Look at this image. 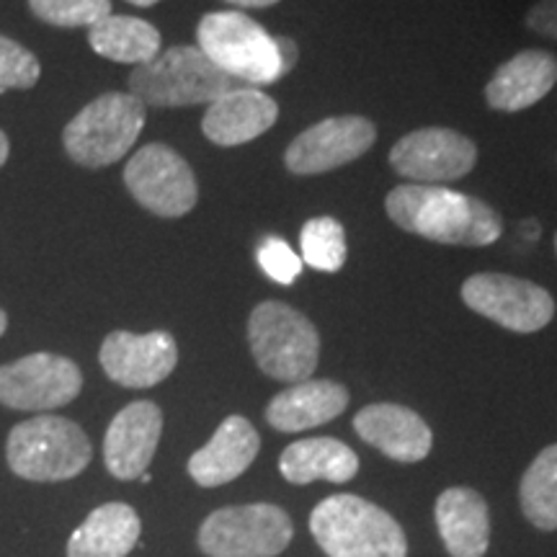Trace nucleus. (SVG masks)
I'll use <instances>...</instances> for the list:
<instances>
[{"label":"nucleus","mask_w":557,"mask_h":557,"mask_svg":"<svg viewBox=\"0 0 557 557\" xmlns=\"http://www.w3.org/2000/svg\"><path fill=\"white\" fill-rule=\"evenodd\" d=\"M88 41L96 54L127 65H145L160 52V32L150 21L116 13L90 26Z\"/></svg>","instance_id":"24"},{"label":"nucleus","mask_w":557,"mask_h":557,"mask_svg":"<svg viewBox=\"0 0 557 557\" xmlns=\"http://www.w3.org/2000/svg\"><path fill=\"white\" fill-rule=\"evenodd\" d=\"M278 470L292 485H308L315 480L348 483L357 478L359 457L338 438L315 436L289 444L278 457Z\"/></svg>","instance_id":"22"},{"label":"nucleus","mask_w":557,"mask_h":557,"mask_svg":"<svg viewBox=\"0 0 557 557\" xmlns=\"http://www.w3.org/2000/svg\"><path fill=\"white\" fill-rule=\"evenodd\" d=\"M521 511L537 529H557V444L542 449L519 485Z\"/></svg>","instance_id":"25"},{"label":"nucleus","mask_w":557,"mask_h":557,"mask_svg":"<svg viewBox=\"0 0 557 557\" xmlns=\"http://www.w3.org/2000/svg\"><path fill=\"white\" fill-rule=\"evenodd\" d=\"M470 310L513 333L542 331L555 318V299L540 284L508 274H475L462 284Z\"/></svg>","instance_id":"10"},{"label":"nucleus","mask_w":557,"mask_h":557,"mask_svg":"<svg viewBox=\"0 0 557 557\" xmlns=\"http://www.w3.org/2000/svg\"><path fill=\"white\" fill-rule=\"evenodd\" d=\"M527 26L542 37L557 39V0H540L532 11L527 13Z\"/></svg>","instance_id":"30"},{"label":"nucleus","mask_w":557,"mask_h":557,"mask_svg":"<svg viewBox=\"0 0 557 557\" xmlns=\"http://www.w3.org/2000/svg\"><path fill=\"white\" fill-rule=\"evenodd\" d=\"M299 248H302V263L318 271H341L346 263V233L344 225L333 218H315L305 222L299 233Z\"/></svg>","instance_id":"26"},{"label":"nucleus","mask_w":557,"mask_h":557,"mask_svg":"<svg viewBox=\"0 0 557 557\" xmlns=\"http://www.w3.org/2000/svg\"><path fill=\"white\" fill-rule=\"evenodd\" d=\"M354 429L369 447L398 462H421L429 457L434 434L416 410L395 403H374L361 408L354 418Z\"/></svg>","instance_id":"16"},{"label":"nucleus","mask_w":557,"mask_h":557,"mask_svg":"<svg viewBox=\"0 0 557 557\" xmlns=\"http://www.w3.org/2000/svg\"><path fill=\"white\" fill-rule=\"evenodd\" d=\"M385 209L395 225L447 246H491L500 238L498 212L485 201L447 186L403 184L387 194Z\"/></svg>","instance_id":"1"},{"label":"nucleus","mask_w":557,"mask_h":557,"mask_svg":"<svg viewBox=\"0 0 557 557\" xmlns=\"http://www.w3.org/2000/svg\"><path fill=\"white\" fill-rule=\"evenodd\" d=\"M377 129L364 116H331L289 143L284 163L295 176H315L354 163L374 145Z\"/></svg>","instance_id":"13"},{"label":"nucleus","mask_w":557,"mask_h":557,"mask_svg":"<svg viewBox=\"0 0 557 557\" xmlns=\"http://www.w3.org/2000/svg\"><path fill=\"white\" fill-rule=\"evenodd\" d=\"M9 152H11L9 137H5V132H0V169H3L5 160H9Z\"/></svg>","instance_id":"33"},{"label":"nucleus","mask_w":557,"mask_h":557,"mask_svg":"<svg viewBox=\"0 0 557 557\" xmlns=\"http://www.w3.org/2000/svg\"><path fill=\"white\" fill-rule=\"evenodd\" d=\"M34 16L45 24L62 26V29H78L94 26L111 13V0H29Z\"/></svg>","instance_id":"27"},{"label":"nucleus","mask_w":557,"mask_h":557,"mask_svg":"<svg viewBox=\"0 0 557 557\" xmlns=\"http://www.w3.org/2000/svg\"><path fill=\"white\" fill-rule=\"evenodd\" d=\"M436 527L451 557H483L491 545L487 504L472 487H449L438 496Z\"/></svg>","instance_id":"21"},{"label":"nucleus","mask_w":557,"mask_h":557,"mask_svg":"<svg viewBox=\"0 0 557 557\" xmlns=\"http://www.w3.org/2000/svg\"><path fill=\"white\" fill-rule=\"evenodd\" d=\"M81 389L78 364L58 354H29L0 367V406L13 410L62 408L78 398Z\"/></svg>","instance_id":"11"},{"label":"nucleus","mask_w":557,"mask_h":557,"mask_svg":"<svg viewBox=\"0 0 557 557\" xmlns=\"http://www.w3.org/2000/svg\"><path fill=\"white\" fill-rule=\"evenodd\" d=\"M248 344L256 364L271 380L305 382L312 377L320 357L315 325L289 305L267 299L248 318Z\"/></svg>","instance_id":"5"},{"label":"nucleus","mask_w":557,"mask_h":557,"mask_svg":"<svg viewBox=\"0 0 557 557\" xmlns=\"http://www.w3.org/2000/svg\"><path fill=\"white\" fill-rule=\"evenodd\" d=\"M348 406V389L333 380H305L278 393L267 408V421L276 431L295 434L333 421Z\"/></svg>","instance_id":"20"},{"label":"nucleus","mask_w":557,"mask_h":557,"mask_svg":"<svg viewBox=\"0 0 557 557\" xmlns=\"http://www.w3.org/2000/svg\"><path fill=\"white\" fill-rule=\"evenodd\" d=\"M310 532L329 557H406L398 521L359 496H331L312 508Z\"/></svg>","instance_id":"2"},{"label":"nucleus","mask_w":557,"mask_h":557,"mask_svg":"<svg viewBox=\"0 0 557 557\" xmlns=\"http://www.w3.org/2000/svg\"><path fill=\"white\" fill-rule=\"evenodd\" d=\"M256 259L259 267L269 278H274L276 284H292L302 274V259L292 250L282 238H267L256 250Z\"/></svg>","instance_id":"29"},{"label":"nucleus","mask_w":557,"mask_h":557,"mask_svg":"<svg viewBox=\"0 0 557 557\" xmlns=\"http://www.w3.org/2000/svg\"><path fill=\"white\" fill-rule=\"evenodd\" d=\"M5 329H9V315H5V312L0 310V336H3Z\"/></svg>","instance_id":"35"},{"label":"nucleus","mask_w":557,"mask_h":557,"mask_svg":"<svg viewBox=\"0 0 557 557\" xmlns=\"http://www.w3.org/2000/svg\"><path fill=\"white\" fill-rule=\"evenodd\" d=\"M292 542V521L278 506H227L209 513L199 529L207 557H276Z\"/></svg>","instance_id":"8"},{"label":"nucleus","mask_w":557,"mask_h":557,"mask_svg":"<svg viewBox=\"0 0 557 557\" xmlns=\"http://www.w3.org/2000/svg\"><path fill=\"white\" fill-rule=\"evenodd\" d=\"M557 83V58L545 50H524L513 54L496 70L485 86L487 107L496 111H524L545 99Z\"/></svg>","instance_id":"19"},{"label":"nucleus","mask_w":557,"mask_h":557,"mask_svg":"<svg viewBox=\"0 0 557 557\" xmlns=\"http://www.w3.org/2000/svg\"><path fill=\"white\" fill-rule=\"evenodd\" d=\"M39 75V60L26 47L9 37H0V94L9 88L26 90L37 86Z\"/></svg>","instance_id":"28"},{"label":"nucleus","mask_w":557,"mask_h":557,"mask_svg":"<svg viewBox=\"0 0 557 557\" xmlns=\"http://www.w3.org/2000/svg\"><path fill=\"white\" fill-rule=\"evenodd\" d=\"M160 434H163V413L156 403H129L109 423L103 438V462L120 480H139L156 457Z\"/></svg>","instance_id":"15"},{"label":"nucleus","mask_w":557,"mask_h":557,"mask_svg":"<svg viewBox=\"0 0 557 557\" xmlns=\"http://www.w3.org/2000/svg\"><path fill=\"white\" fill-rule=\"evenodd\" d=\"M99 361L111 382L122 387H156L178 364V346L171 333L152 331L145 336L114 331L103 338Z\"/></svg>","instance_id":"14"},{"label":"nucleus","mask_w":557,"mask_h":557,"mask_svg":"<svg viewBox=\"0 0 557 557\" xmlns=\"http://www.w3.org/2000/svg\"><path fill=\"white\" fill-rule=\"evenodd\" d=\"M199 50L233 81L259 88L284 75L276 37L240 11H214L199 21Z\"/></svg>","instance_id":"6"},{"label":"nucleus","mask_w":557,"mask_h":557,"mask_svg":"<svg viewBox=\"0 0 557 557\" xmlns=\"http://www.w3.org/2000/svg\"><path fill=\"white\" fill-rule=\"evenodd\" d=\"M478 148L455 129L426 127L400 137L389 150V165L416 184L442 186L475 169Z\"/></svg>","instance_id":"12"},{"label":"nucleus","mask_w":557,"mask_h":557,"mask_svg":"<svg viewBox=\"0 0 557 557\" xmlns=\"http://www.w3.org/2000/svg\"><path fill=\"white\" fill-rule=\"evenodd\" d=\"M276 116L278 107L269 94L253 86L233 88L209 103L201 120V132L209 143L220 148H235L274 127Z\"/></svg>","instance_id":"17"},{"label":"nucleus","mask_w":557,"mask_h":557,"mask_svg":"<svg viewBox=\"0 0 557 557\" xmlns=\"http://www.w3.org/2000/svg\"><path fill=\"white\" fill-rule=\"evenodd\" d=\"M230 5H238V9H269V5L278 3V0H227Z\"/></svg>","instance_id":"32"},{"label":"nucleus","mask_w":557,"mask_h":557,"mask_svg":"<svg viewBox=\"0 0 557 557\" xmlns=\"http://www.w3.org/2000/svg\"><path fill=\"white\" fill-rule=\"evenodd\" d=\"M132 5H139V9H150V5H156L158 0H129Z\"/></svg>","instance_id":"34"},{"label":"nucleus","mask_w":557,"mask_h":557,"mask_svg":"<svg viewBox=\"0 0 557 557\" xmlns=\"http://www.w3.org/2000/svg\"><path fill=\"white\" fill-rule=\"evenodd\" d=\"M11 470L34 483H60L88 468L94 447L78 423L62 416H37L13 426L5 444Z\"/></svg>","instance_id":"4"},{"label":"nucleus","mask_w":557,"mask_h":557,"mask_svg":"<svg viewBox=\"0 0 557 557\" xmlns=\"http://www.w3.org/2000/svg\"><path fill=\"white\" fill-rule=\"evenodd\" d=\"M259 431L250 426L248 418L230 416L220 423L214 436L194 451L189 459V475L201 487H218L240 478L253 459L259 457Z\"/></svg>","instance_id":"18"},{"label":"nucleus","mask_w":557,"mask_h":557,"mask_svg":"<svg viewBox=\"0 0 557 557\" xmlns=\"http://www.w3.org/2000/svg\"><path fill=\"white\" fill-rule=\"evenodd\" d=\"M143 524L127 504H103L67 540V557H127L135 549Z\"/></svg>","instance_id":"23"},{"label":"nucleus","mask_w":557,"mask_h":557,"mask_svg":"<svg viewBox=\"0 0 557 557\" xmlns=\"http://www.w3.org/2000/svg\"><path fill=\"white\" fill-rule=\"evenodd\" d=\"M145 127V103L132 94H103L62 129L67 156L83 169H103L132 150Z\"/></svg>","instance_id":"7"},{"label":"nucleus","mask_w":557,"mask_h":557,"mask_svg":"<svg viewBox=\"0 0 557 557\" xmlns=\"http://www.w3.org/2000/svg\"><path fill=\"white\" fill-rule=\"evenodd\" d=\"M129 94L145 107H197L212 103L235 88V81L199 47H171L129 75Z\"/></svg>","instance_id":"3"},{"label":"nucleus","mask_w":557,"mask_h":557,"mask_svg":"<svg viewBox=\"0 0 557 557\" xmlns=\"http://www.w3.org/2000/svg\"><path fill=\"white\" fill-rule=\"evenodd\" d=\"M276 47H278V60H282V70L284 75H287L297 62V45L287 37H276Z\"/></svg>","instance_id":"31"},{"label":"nucleus","mask_w":557,"mask_h":557,"mask_svg":"<svg viewBox=\"0 0 557 557\" xmlns=\"http://www.w3.org/2000/svg\"><path fill=\"white\" fill-rule=\"evenodd\" d=\"M555 250H557V235H555Z\"/></svg>","instance_id":"36"},{"label":"nucleus","mask_w":557,"mask_h":557,"mask_svg":"<svg viewBox=\"0 0 557 557\" xmlns=\"http://www.w3.org/2000/svg\"><path fill=\"white\" fill-rule=\"evenodd\" d=\"M124 184L139 207L158 218L176 220L197 207L199 186L191 165L169 145L150 143L124 165Z\"/></svg>","instance_id":"9"}]
</instances>
